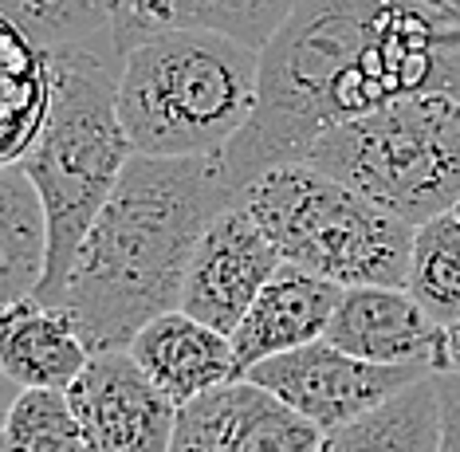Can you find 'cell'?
Returning <instances> with one entry per match:
<instances>
[{"label": "cell", "mask_w": 460, "mask_h": 452, "mask_svg": "<svg viewBox=\"0 0 460 452\" xmlns=\"http://www.w3.org/2000/svg\"><path fill=\"white\" fill-rule=\"evenodd\" d=\"M405 291L437 327L460 323V217L441 213L413 233Z\"/></svg>", "instance_id": "19"}, {"label": "cell", "mask_w": 460, "mask_h": 452, "mask_svg": "<svg viewBox=\"0 0 460 452\" xmlns=\"http://www.w3.org/2000/svg\"><path fill=\"white\" fill-rule=\"evenodd\" d=\"M240 205L276 244L284 264L315 271L342 288H405L417 228L315 165L288 162L260 173L240 193Z\"/></svg>", "instance_id": "6"}, {"label": "cell", "mask_w": 460, "mask_h": 452, "mask_svg": "<svg viewBox=\"0 0 460 452\" xmlns=\"http://www.w3.org/2000/svg\"><path fill=\"white\" fill-rule=\"evenodd\" d=\"M441 370H460V323L445 331V342H441V366H437V374H441Z\"/></svg>", "instance_id": "23"}, {"label": "cell", "mask_w": 460, "mask_h": 452, "mask_svg": "<svg viewBox=\"0 0 460 452\" xmlns=\"http://www.w3.org/2000/svg\"><path fill=\"white\" fill-rule=\"evenodd\" d=\"M319 440L307 417L240 377L181 405L170 452H319Z\"/></svg>", "instance_id": "10"}, {"label": "cell", "mask_w": 460, "mask_h": 452, "mask_svg": "<svg viewBox=\"0 0 460 452\" xmlns=\"http://www.w3.org/2000/svg\"><path fill=\"white\" fill-rule=\"evenodd\" d=\"M51 102V56L0 13V165H20L36 146Z\"/></svg>", "instance_id": "16"}, {"label": "cell", "mask_w": 460, "mask_h": 452, "mask_svg": "<svg viewBox=\"0 0 460 452\" xmlns=\"http://www.w3.org/2000/svg\"><path fill=\"white\" fill-rule=\"evenodd\" d=\"M127 350L177 409L228 382H240L233 339L181 307L146 323Z\"/></svg>", "instance_id": "13"}, {"label": "cell", "mask_w": 460, "mask_h": 452, "mask_svg": "<svg viewBox=\"0 0 460 452\" xmlns=\"http://www.w3.org/2000/svg\"><path fill=\"white\" fill-rule=\"evenodd\" d=\"M327 342L374 366H441L445 327L421 311L405 288L366 283V288H342L327 327Z\"/></svg>", "instance_id": "11"}, {"label": "cell", "mask_w": 460, "mask_h": 452, "mask_svg": "<svg viewBox=\"0 0 460 452\" xmlns=\"http://www.w3.org/2000/svg\"><path fill=\"white\" fill-rule=\"evenodd\" d=\"M87 362L91 346L64 307L28 296L0 311V366L20 390H67Z\"/></svg>", "instance_id": "15"}, {"label": "cell", "mask_w": 460, "mask_h": 452, "mask_svg": "<svg viewBox=\"0 0 460 452\" xmlns=\"http://www.w3.org/2000/svg\"><path fill=\"white\" fill-rule=\"evenodd\" d=\"M51 56V102L24 173L32 177L48 217V276L36 296L56 307L71 260L111 201L122 170L134 157L119 119V59L114 44L59 48Z\"/></svg>", "instance_id": "3"}, {"label": "cell", "mask_w": 460, "mask_h": 452, "mask_svg": "<svg viewBox=\"0 0 460 452\" xmlns=\"http://www.w3.org/2000/svg\"><path fill=\"white\" fill-rule=\"evenodd\" d=\"M441 390V452H460V370L437 374Z\"/></svg>", "instance_id": "22"}, {"label": "cell", "mask_w": 460, "mask_h": 452, "mask_svg": "<svg viewBox=\"0 0 460 452\" xmlns=\"http://www.w3.org/2000/svg\"><path fill=\"white\" fill-rule=\"evenodd\" d=\"M339 299H342V283L323 279L315 271H303L296 264H279V271L264 283V291L240 319V327L228 334L236 350L240 377L256 362L271 359V354L299 350L307 342L327 339Z\"/></svg>", "instance_id": "12"}, {"label": "cell", "mask_w": 460, "mask_h": 452, "mask_svg": "<svg viewBox=\"0 0 460 452\" xmlns=\"http://www.w3.org/2000/svg\"><path fill=\"white\" fill-rule=\"evenodd\" d=\"M390 0H299L260 48L256 111L221 154L236 193L260 173L303 162L311 142L347 119V79Z\"/></svg>", "instance_id": "2"}, {"label": "cell", "mask_w": 460, "mask_h": 452, "mask_svg": "<svg viewBox=\"0 0 460 452\" xmlns=\"http://www.w3.org/2000/svg\"><path fill=\"white\" fill-rule=\"evenodd\" d=\"M299 0H114L111 44L130 51L158 31H217L248 48H264Z\"/></svg>", "instance_id": "14"}, {"label": "cell", "mask_w": 460, "mask_h": 452, "mask_svg": "<svg viewBox=\"0 0 460 452\" xmlns=\"http://www.w3.org/2000/svg\"><path fill=\"white\" fill-rule=\"evenodd\" d=\"M276 244L260 233V225L248 217L244 205H228L213 225L205 228L201 244H197L190 271H185L181 288V311L208 327L233 334L264 283L279 271Z\"/></svg>", "instance_id": "9"}, {"label": "cell", "mask_w": 460, "mask_h": 452, "mask_svg": "<svg viewBox=\"0 0 460 452\" xmlns=\"http://www.w3.org/2000/svg\"><path fill=\"white\" fill-rule=\"evenodd\" d=\"M67 402L91 452H170L181 413L130 350L91 354L87 370L67 386Z\"/></svg>", "instance_id": "8"}, {"label": "cell", "mask_w": 460, "mask_h": 452, "mask_svg": "<svg viewBox=\"0 0 460 452\" xmlns=\"http://www.w3.org/2000/svg\"><path fill=\"white\" fill-rule=\"evenodd\" d=\"M236 201L221 154L130 157L56 299L91 354L127 350L146 323L181 307L185 271L205 228Z\"/></svg>", "instance_id": "1"}, {"label": "cell", "mask_w": 460, "mask_h": 452, "mask_svg": "<svg viewBox=\"0 0 460 452\" xmlns=\"http://www.w3.org/2000/svg\"><path fill=\"white\" fill-rule=\"evenodd\" d=\"M0 13L48 51L111 44L114 0H0Z\"/></svg>", "instance_id": "20"}, {"label": "cell", "mask_w": 460, "mask_h": 452, "mask_svg": "<svg viewBox=\"0 0 460 452\" xmlns=\"http://www.w3.org/2000/svg\"><path fill=\"white\" fill-rule=\"evenodd\" d=\"M453 213H456V217H460V201H456V208H453Z\"/></svg>", "instance_id": "26"}, {"label": "cell", "mask_w": 460, "mask_h": 452, "mask_svg": "<svg viewBox=\"0 0 460 452\" xmlns=\"http://www.w3.org/2000/svg\"><path fill=\"white\" fill-rule=\"evenodd\" d=\"M16 397H20V386L4 374V366H0V433H4V421H8V413H13Z\"/></svg>", "instance_id": "24"}, {"label": "cell", "mask_w": 460, "mask_h": 452, "mask_svg": "<svg viewBox=\"0 0 460 452\" xmlns=\"http://www.w3.org/2000/svg\"><path fill=\"white\" fill-rule=\"evenodd\" d=\"M260 51L217 31H158L119 59V119L134 154H225L256 111Z\"/></svg>", "instance_id": "4"}, {"label": "cell", "mask_w": 460, "mask_h": 452, "mask_svg": "<svg viewBox=\"0 0 460 452\" xmlns=\"http://www.w3.org/2000/svg\"><path fill=\"white\" fill-rule=\"evenodd\" d=\"M48 276V217L24 165H0V311L40 291Z\"/></svg>", "instance_id": "17"}, {"label": "cell", "mask_w": 460, "mask_h": 452, "mask_svg": "<svg viewBox=\"0 0 460 452\" xmlns=\"http://www.w3.org/2000/svg\"><path fill=\"white\" fill-rule=\"evenodd\" d=\"M417 4H425L429 13H437L441 20H453V24H460V0H417Z\"/></svg>", "instance_id": "25"}, {"label": "cell", "mask_w": 460, "mask_h": 452, "mask_svg": "<svg viewBox=\"0 0 460 452\" xmlns=\"http://www.w3.org/2000/svg\"><path fill=\"white\" fill-rule=\"evenodd\" d=\"M0 452H91L67 390H20L0 433Z\"/></svg>", "instance_id": "21"}, {"label": "cell", "mask_w": 460, "mask_h": 452, "mask_svg": "<svg viewBox=\"0 0 460 452\" xmlns=\"http://www.w3.org/2000/svg\"><path fill=\"white\" fill-rule=\"evenodd\" d=\"M319 452H441V390L437 374L370 409L350 425L323 433Z\"/></svg>", "instance_id": "18"}, {"label": "cell", "mask_w": 460, "mask_h": 452, "mask_svg": "<svg viewBox=\"0 0 460 452\" xmlns=\"http://www.w3.org/2000/svg\"><path fill=\"white\" fill-rule=\"evenodd\" d=\"M437 374L429 366H374L354 354L339 350L334 342L319 339L299 350L271 354L256 362L244 377L276 394L299 417H307L319 433H331L339 425H350L370 409L385 405L390 397L410 390L413 382Z\"/></svg>", "instance_id": "7"}, {"label": "cell", "mask_w": 460, "mask_h": 452, "mask_svg": "<svg viewBox=\"0 0 460 452\" xmlns=\"http://www.w3.org/2000/svg\"><path fill=\"white\" fill-rule=\"evenodd\" d=\"M303 162L421 228L460 201V99L425 91L382 102L323 130Z\"/></svg>", "instance_id": "5"}]
</instances>
